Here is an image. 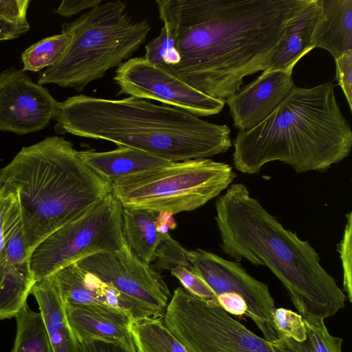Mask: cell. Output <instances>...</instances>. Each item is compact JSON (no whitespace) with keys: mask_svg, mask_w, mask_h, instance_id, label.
Wrapping results in <instances>:
<instances>
[{"mask_svg":"<svg viewBox=\"0 0 352 352\" xmlns=\"http://www.w3.org/2000/svg\"><path fill=\"white\" fill-rule=\"evenodd\" d=\"M309 0H156L175 37L159 66L217 100L265 72L289 21Z\"/></svg>","mask_w":352,"mask_h":352,"instance_id":"6da1fadb","label":"cell"},{"mask_svg":"<svg viewBox=\"0 0 352 352\" xmlns=\"http://www.w3.org/2000/svg\"><path fill=\"white\" fill-rule=\"evenodd\" d=\"M215 208L223 252L236 262L268 267L302 318L325 320L344 308L345 294L309 242L286 230L243 184L231 185Z\"/></svg>","mask_w":352,"mask_h":352,"instance_id":"7a4b0ae2","label":"cell"},{"mask_svg":"<svg viewBox=\"0 0 352 352\" xmlns=\"http://www.w3.org/2000/svg\"><path fill=\"white\" fill-rule=\"evenodd\" d=\"M54 119L58 134L107 140L171 162L209 158L232 145L226 124L133 96H71L58 102Z\"/></svg>","mask_w":352,"mask_h":352,"instance_id":"3957f363","label":"cell"},{"mask_svg":"<svg viewBox=\"0 0 352 352\" xmlns=\"http://www.w3.org/2000/svg\"><path fill=\"white\" fill-rule=\"evenodd\" d=\"M232 162L243 173H258L273 161L298 173L324 171L346 158L352 131L338 104L334 85L294 87L274 111L254 127L239 131Z\"/></svg>","mask_w":352,"mask_h":352,"instance_id":"277c9868","label":"cell"},{"mask_svg":"<svg viewBox=\"0 0 352 352\" xmlns=\"http://www.w3.org/2000/svg\"><path fill=\"white\" fill-rule=\"evenodd\" d=\"M111 192V184L58 136L23 147L0 169V196L17 198L30 252L52 232L80 217Z\"/></svg>","mask_w":352,"mask_h":352,"instance_id":"5b68a950","label":"cell"},{"mask_svg":"<svg viewBox=\"0 0 352 352\" xmlns=\"http://www.w3.org/2000/svg\"><path fill=\"white\" fill-rule=\"evenodd\" d=\"M151 30L146 20H134L123 1H109L62 25L72 38L62 58L38 72L37 83L82 91L92 81L118 67L145 42Z\"/></svg>","mask_w":352,"mask_h":352,"instance_id":"8992f818","label":"cell"},{"mask_svg":"<svg viewBox=\"0 0 352 352\" xmlns=\"http://www.w3.org/2000/svg\"><path fill=\"white\" fill-rule=\"evenodd\" d=\"M236 177L228 164L194 159L116 180L111 183V193L123 208L174 215L203 206Z\"/></svg>","mask_w":352,"mask_h":352,"instance_id":"52a82bcc","label":"cell"},{"mask_svg":"<svg viewBox=\"0 0 352 352\" xmlns=\"http://www.w3.org/2000/svg\"><path fill=\"white\" fill-rule=\"evenodd\" d=\"M122 206L111 192L80 217L47 236L29 254L35 283L87 256L121 249Z\"/></svg>","mask_w":352,"mask_h":352,"instance_id":"ba28073f","label":"cell"},{"mask_svg":"<svg viewBox=\"0 0 352 352\" xmlns=\"http://www.w3.org/2000/svg\"><path fill=\"white\" fill-rule=\"evenodd\" d=\"M163 320L190 352H278L221 307L182 287L175 289Z\"/></svg>","mask_w":352,"mask_h":352,"instance_id":"9c48e42d","label":"cell"},{"mask_svg":"<svg viewBox=\"0 0 352 352\" xmlns=\"http://www.w3.org/2000/svg\"><path fill=\"white\" fill-rule=\"evenodd\" d=\"M187 268L201 278L217 296L233 293L243 298L245 316L261 331L264 339L272 342L278 337L273 322L275 302L267 285L248 273L236 261L226 260L216 254L197 249L188 250Z\"/></svg>","mask_w":352,"mask_h":352,"instance_id":"30bf717a","label":"cell"},{"mask_svg":"<svg viewBox=\"0 0 352 352\" xmlns=\"http://www.w3.org/2000/svg\"><path fill=\"white\" fill-rule=\"evenodd\" d=\"M113 80L118 95L126 94L185 110L196 116L219 113L226 102L194 89L144 57L131 58L117 67Z\"/></svg>","mask_w":352,"mask_h":352,"instance_id":"8fae6325","label":"cell"},{"mask_svg":"<svg viewBox=\"0 0 352 352\" xmlns=\"http://www.w3.org/2000/svg\"><path fill=\"white\" fill-rule=\"evenodd\" d=\"M82 270L163 317L170 298L161 274L126 244L118 250L97 253L74 263Z\"/></svg>","mask_w":352,"mask_h":352,"instance_id":"7c38bea8","label":"cell"},{"mask_svg":"<svg viewBox=\"0 0 352 352\" xmlns=\"http://www.w3.org/2000/svg\"><path fill=\"white\" fill-rule=\"evenodd\" d=\"M58 103L22 69L0 72V131L20 135L41 131L54 119Z\"/></svg>","mask_w":352,"mask_h":352,"instance_id":"4fadbf2b","label":"cell"},{"mask_svg":"<svg viewBox=\"0 0 352 352\" xmlns=\"http://www.w3.org/2000/svg\"><path fill=\"white\" fill-rule=\"evenodd\" d=\"M295 87L292 70L265 71L226 100L234 128L250 129L265 120Z\"/></svg>","mask_w":352,"mask_h":352,"instance_id":"5bb4252c","label":"cell"},{"mask_svg":"<svg viewBox=\"0 0 352 352\" xmlns=\"http://www.w3.org/2000/svg\"><path fill=\"white\" fill-rule=\"evenodd\" d=\"M64 306L68 324L78 342L101 340L134 346L130 331L133 320L125 313L100 305Z\"/></svg>","mask_w":352,"mask_h":352,"instance_id":"9a60e30c","label":"cell"},{"mask_svg":"<svg viewBox=\"0 0 352 352\" xmlns=\"http://www.w3.org/2000/svg\"><path fill=\"white\" fill-rule=\"evenodd\" d=\"M319 12L311 38L314 48L334 59L352 50V0H318Z\"/></svg>","mask_w":352,"mask_h":352,"instance_id":"2e32d148","label":"cell"},{"mask_svg":"<svg viewBox=\"0 0 352 352\" xmlns=\"http://www.w3.org/2000/svg\"><path fill=\"white\" fill-rule=\"evenodd\" d=\"M83 162L109 183L171 164V162L126 146L109 151H78Z\"/></svg>","mask_w":352,"mask_h":352,"instance_id":"e0dca14e","label":"cell"},{"mask_svg":"<svg viewBox=\"0 0 352 352\" xmlns=\"http://www.w3.org/2000/svg\"><path fill=\"white\" fill-rule=\"evenodd\" d=\"M32 294L35 297L54 352H79V343L67 320L58 288L51 276L37 282Z\"/></svg>","mask_w":352,"mask_h":352,"instance_id":"ac0fdd59","label":"cell"},{"mask_svg":"<svg viewBox=\"0 0 352 352\" xmlns=\"http://www.w3.org/2000/svg\"><path fill=\"white\" fill-rule=\"evenodd\" d=\"M318 12V0H309L288 23L279 47L265 71H293L300 58L314 50L311 38Z\"/></svg>","mask_w":352,"mask_h":352,"instance_id":"d6986e66","label":"cell"},{"mask_svg":"<svg viewBox=\"0 0 352 352\" xmlns=\"http://www.w3.org/2000/svg\"><path fill=\"white\" fill-rule=\"evenodd\" d=\"M158 212L122 207V228L127 245L143 261L150 265L155 261L157 250L168 234L158 230Z\"/></svg>","mask_w":352,"mask_h":352,"instance_id":"ffe728a7","label":"cell"},{"mask_svg":"<svg viewBox=\"0 0 352 352\" xmlns=\"http://www.w3.org/2000/svg\"><path fill=\"white\" fill-rule=\"evenodd\" d=\"M35 283L30 272L0 263V320L16 316Z\"/></svg>","mask_w":352,"mask_h":352,"instance_id":"44dd1931","label":"cell"},{"mask_svg":"<svg viewBox=\"0 0 352 352\" xmlns=\"http://www.w3.org/2000/svg\"><path fill=\"white\" fill-rule=\"evenodd\" d=\"M130 331L136 352H190L168 329L163 317L133 320Z\"/></svg>","mask_w":352,"mask_h":352,"instance_id":"7402d4cb","label":"cell"},{"mask_svg":"<svg viewBox=\"0 0 352 352\" xmlns=\"http://www.w3.org/2000/svg\"><path fill=\"white\" fill-rule=\"evenodd\" d=\"M14 318L16 331L10 352H54L40 312L25 303Z\"/></svg>","mask_w":352,"mask_h":352,"instance_id":"603a6c76","label":"cell"},{"mask_svg":"<svg viewBox=\"0 0 352 352\" xmlns=\"http://www.w3.org/2000/svg\"><path fill=\"white\" fill-rule=\"evenodd\" d=\"M71 38V33L61 31L32 44L21 54L22 69L39 72L53 66L64 56Z\"/></svg>","mask_w":352,"mask_h":352,"instance_id":"cb8c5ba5","label":"cell"},{"mask_svg":"<svg viewBox=\"0 0 352 352\" xmlns=\"http://www.w3.org/2000/svg\"><path fill=\"white\" fill-rule=\"evenodd\" d=\"M4 218V240L8 261L16 268L30 272L29 253L26 249L20 208L14 196ZM31 273V272H30Z\"/></svg>","mask_w":352,"mask_h":352,"instance_id":"d4e9b609","label":"cell"},{"mask_svg":"<svg viewBox=\"0 0 352 352\" xmlns=\"http://www.w3.org/2000/svg\"><path fill=\"white\" fill-rule=\"evenodd\" d=\"M302 319L307 336L299 343L305 352H342V339L330 334L324 320L314 317Z\"/></svg>","mask_w":352,"mask_h":352,"instance_id":"484cf974","label":"cell"},{"mask_svg":"<svg viewBox=\"0 0 352 352\" xmlns=\"http://www.w3.org/2000/svg\"><path fill=\"white\" fill-rule=\"evenodd\" d=\"M170 271L190 294L204 300L208 305L219 307L217 295L199 276L183 266H176Z\"/></svg>","mask_w":352,"mask_h":352,"instance_id":"4316f807","label":"cell"},{"mask_svg":"<svg viewBox=\"0 0 352 352\" xmlns=\"http://www.w3.org/2000/svg\"><path fill=\"white\" fill-rule=\"evenodd\" d=\"M272 318L278 334H282L298 342L305 340L306 328L300 314L280 307L274 309Z\"/></svg>","mask_w":352,"mask_h":352,"instance_id":"83f0119b","label":"cell"},{"mask_svg":"<svg viewBox=\"0 0 352 352\" xmlns=\"http://www.w3.org/2000/svg\"><path fill=\"white\" fill-rule=\"evenodd\" d=\"M188 250L168 234L160 245L155 261L160 270H169L176 266L187 267Z\"/></svg>","mask_w":352,"mask_h":352,"instance_id":"f1b7e54d","label":"cell"},{"mask_svg":"<svg viewBox=\"0 0 352 352\" xmlns=\"http://www.w3.org/2000/svg\"><path fill=\"white\" fill-rule=\"evenodd\" d=\"M346 223L342 239L338 244V252L343 269V285L346 296L350 302H352V212L346 215Z\"/></svg>","mask_w":352,"mask_h":352,"instance_id":"f546056e","label":"cell"},{"mask_svg":"<svg viewBox=\"0 0 352 352\" xmlns=\"http://www.w3.org/2000/svg\"><path fill=\"white\" fill-rule=\"evenodd\" d=\"M174 41V36L168 32L164 26H162L158 36L146 43L144 58L151 64L157 66L162 65L167 50L173 46Z\"/></svg>","mask_w":352,"mask_h":352,"instance_id":"4dcf8cb0","label":"cell"},{"mask_svg":"<svg viewBox=\"0 0 352 352\" xmlns=\"http://www.w3.org/2000/svg\"><path fill=\"white\" fill-rule=\"evenodd\" d=\"M336 80L352 110V50L334 59Z\"/></svg>","mask_w":352,"mask_h":352,"instance_id":"1f68e13d","label":"cell"},{"mask_svg":"<svg viewBox=\"0 0 352 352\" xmlns=\"http://www.w3.org/2000/svg\"><path fill=\"white\" fill-rule=\"evenodd\" d=\"M102 2V0H63L53 12L64 17H70L87 9H92Z\"/></svg>","mask_w":352,"mask_h":352,"instance_id":"d6a6232c","label":"cell"},{"mask_svg":"<svg viewBox=\"0 0 352 352\" xmlns=\"http://www.w3.org/2000/svg\"><path fill=\"white\" fill-rule=\"evenodd\" d=\"M217 300L219 307L230 315L245 316L247 305L239 295L233 293L222 294L217 296Z\"/></svg>","mask_w":352,"mask_h":352,"instance_id":"836d02e7","label":"cell"},{"mask_svg":"<svg viewBox=\"0 0 352 352\" xmlns=\"http://www.w3.org/2000/svg\"><path fill=\"white\" fill-rule=\"evenodd\" d=\"M13 199L12 196H0V263L7 264L8 261L4 240V218Z\"/></svg>","mask_w":352,"mask_h":352,"instance_id":"e575fe53","label":"cell"},{"mask_svg":"<svg viewBox=\"0 0 352 352\" xmlns=\"http://www.w3.org/2000/svg\"><path fill=\"white\" fill-rule=\"evenodd\" d=\"M29 30L28 28L15 25L0 16V41L16 38Z\"/></svg>","mask_w":352,"mask_h":352,"instance_id":"d590c367","label":"cell"},{"mask_svg":"<svg viewBox=\"0 0 352 352\" xmlns=\"http://www.w3.org/2000/svg\"><path fill=\"white\" fill-rule=\"evenodd\" d=\"M156 223L159 232L162 235L168 234L169 230L175 229L177 226L173 215L165 212H158Z\"/></svg>","mask_w":352,"mask_h":352,"instance_id":"8d00e7d4","label":"cell"}]
</instances>
